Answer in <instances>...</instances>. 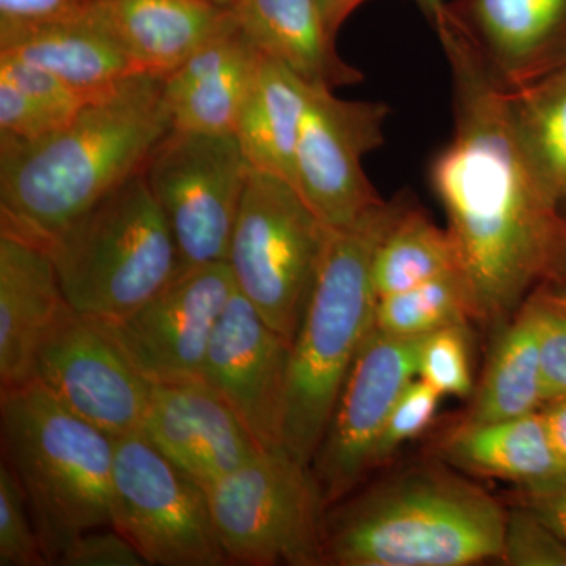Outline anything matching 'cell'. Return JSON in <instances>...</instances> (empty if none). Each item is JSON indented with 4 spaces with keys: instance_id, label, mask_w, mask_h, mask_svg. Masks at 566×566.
I'll use <instances>...</instances> for the list:
<instances>
[{
    "instance_id": "1",
    "label": "cell",
    "mask_w": 566,
    "mask_h": 566,
    "mask_svg": "<svg viewBox=\"0 0 566 566\" xmlns=\"http://www.w3.org/2000/svg\"><path fill=\"white\" fill-rule=\"evenodd\" d=\"M434 32L452 71L455 125L430 164L431 188L479 319L497 324L536 283L564 273L566 223L517 139L509 88L447 14Z\"/></svg>"
},
{
    "instance_id": "2",
    "label": "cell",
    "mask_w": 566,
    "mask_h": 566,
    "mask_svg": "<svg viewBox=\"0 0 566 566\" xmlns=\"http://www.w3.org/2000/svg\"><path fill=\"white\" fill-rule=\"evenodd\" d=\"M164 76L133 74L51 136L0 142L2 229L46 245L145 169L170 133Z\"/></svg>"
},
{
    "instance_id": "3",
    "label": "cell",
    "mask_w": 566,
    "mask_h": 566,
    "mask_svg": "<svg viewBox=\"0 0 566 566\" xmlns=\"http://www.w3.org/2000/svg\"><path fill=\"white\" fill-rule=\"evenodd\" d=\"M415 203L412 193L398 192L346 229H329L290 349L282 449L300 463L314 461L346 375L374 331L379 244Z\"/></svg>"
},
{
    "instance_id": "4",
    "label": "cell",
    "mask_w": 566,
    "mask_h": 566,
    "mask_svg": "<svg viewBox=\"0 0 566 566\" xmlns=\"http://www.w3.org/2000/svg\"><path fill=\"white\" fill-rule=\"evenodd\" d=\"M506 512L463 476L415 468L326 512L324 565L465 566L501 558Z\"/></svg>"
},
{
    "instance_id": "5",
    "label": "cell",
    "mask_w": 566,
    "mask_h": 566,
    "mask_svg": "<svg viewBox=\"0 0 566 566\" xmlns=\"http://www.w3.org/2000/svg\"><path fill=\"white\" fill-rule=\"evenodd\" d=\"M0 434L51 565L76 536L114 527V438L35 381L2 389Z\"/></svg>"
},
{
    "instance_id": "6",
    "label": "cell",
    "mask_w": 566,
    "mask_h": 566,
    "mask_svg": "<svg viewBox=\"0 0 566 566\" xmlns=\"http://www.w3.org/2000/svg\"><path fill=\"white\" fill-rule=\"evenodd\" d=\"M44 248L71 307L96 319L132 314L180 270L172 230L144 170Z\"/></svg>"
},
{
    "instance_id": "7",
    "label": "cell",
    "mask_w": 566,
    "mask_h": 566,
    "mask_svg": "<svg viewBox=\"0 0 566 566\" xmlns=\"http://www.w3.org/2000/svg\"><path fill=\"white\" fill-rule=\"evenodd\" d=\"M329 229L289 181L253 170L230 241L238 292L290 344L311 296Z\"/></svg>"
},
{
    "instance_id": "8",
    "label": "cell",
    "mask_w": 566,
    "mask_h": 566,
    "mask_svg": "<svg viewBox=\"0 0 566 566\" xmlns=\"http://www.w3.org/2000/svg\"><path fill=\"white\" fill-rule=\"evenodd\" d=\"M207 494L230 564L324 565L327 505L311 465L263 449Z\"/></svg>"
},
{
    "instance_id": "9",
    "label": "cell",
    "mask_w": 566,
    "mask_h": 566,
    "mask_svg": "<svg viewBox=\"0 0 566 566\" xmlns=\"http://www.w3.org/2000/svg\"><path fill=\"white\" fill-rule=\"evenodd\" d=\"M251 172L234 134L170 129L159 142L144 175L172 230L180 270L229 260Z\"/></svg>"
},
{
    "instance_id": "10",
    "label": "cell",
    "mask_w": 566,
    "mask_h": 566,
    "mask_svg": "<svg viewBox=\"0 0 566 566\" xmlns=\"http://www.w3.org/2000/svg\"><path fill=\"white\" fill-rule=\"evenodd\" d=\"M114 527L148 565H229L207 491L140 431L114 439Z\"/></svg>"
},
{
    "instance_id": "11",
    "label": "cell",
    "mask_w": 566,
    "mask_h": 566,
    "mask_svg": "<svg viewBox=\"0 0 566 566\" xmlns=\"http://www.w3.org/2000/svg\"><path fill=\"white\" fill-rule=\"evenodd\" d=\"M237 292L229 262L208 263L178 271L132 314L93 319L151 385L202 381L212 333Z\"/></svg>"
},
{
    "instance_id": "12",
    "label": "cell",
    "mask_w": 566,
    "mask_h": 566,
    "mask_svg": "<svg viewBox=\"0 0 566 566\" xmlns=\"http://www.w3.org/2000/svg\"><path fill=\"white\" fill-rule=\"evenodd\" d=\"M314 85L294 159V188L331 230L381 202L363 159L385 144L386 103L352 102Z\"/></svg>"
},
{
    "instance_id": "13",
    "label": "cell",
    "mask_w": 566,
    "mask_h": 566,
    "mask_svg": "<svg viewBox=\"0 0 566 566\" xmlns=\"http://www.w3.org/2000/svg\"><path fill=\"white\" fill-rule=\"evenodd\" d=\"M420 342L374 327L360 346L311 464L327 506L352 493L375 468L387 417L416 379Z\"/></svg>"
},
{
    "instance_id": "14",
    "label": "cell",
    "mask_w": 566,
    "mask_h": 566,
    "mask_svg": "<svg viewBox=\"0 0 566 566\" xmlns=\"http://www.w3.org/2000/svg\"><path fill=\"white\" fill-rule=\"evenodd\" d=\"M32 381L111 438L140 431L150 382L91 316L73 312L36 354Z\"/></svg>"
},
{
    "instance_id": "15",
    "label": "cell",
    "mask_w": 566,
    "mask_h": 566,
    "mask_svg": "<svg viewBox=\"0 0 566 566\" xmlns=\"http://www.w3.org/2000/svg\"><path fill=\"white\" fill-rule=\"evenodd\" d=\"M292 344L241 294H233L208 346L202 381L243 420L264 450H282Z\"/></svg>"
},
{
    "instance_id": "16",
    "label": "cell",
    "mask_w": 566,
    "mask_h": 566,
    "mask_svg": "<svg viewBox=\"0 0 566 566\" xmlns=\"http://www.w3.org/2000/svg\"><path fill=\"white\" fill-rule=\"evenodd\" d=\"M140 433L205 491L263 450L205 381L150 382Z\"/></svg>"
},
{
    "instance_id": "17",
    "label": "cell",
    "mask_w": 566,
    "mask_h": 566,
    "mask_svg": "<svg viewBox=\"0 0 566 566\" xmlns=\"http://www.w3.org/2000/svg\"><path fill=\"white\" fill-rule=\"evenodd\" d=\"M446 14L510 91L566 62V0H452Z\"/></svg>"
},
{
    "instance_id": "18",
    "label": "cell",
    "mask_w": 566,
    "mask_h": 566,
    "mask_svg": "<svg viewBox=\"0 0 566 566\" xmlns=\"http://www.w3.org/2000/svg\"><path fill=\"white\" fill-rule=\"evenodd\" d=\"M57 270L43 244L0 232V387L31 382L36 354L71 314Z\"/></svg>"
},
{
    "instance_id": "19",
    "label": "cell",
    "mask_w": 566,
    "mask_h": 566,
    "mask_svg": "<svg viewBox=\"0 0 566 566\" xmlns=\"http://www.w3.org/2000/svg\"><path fill=\"white\" fill-rule=\"evenodd\" d=\"M263 54L240 25L214 36L164 77L175 132L233 134Z\"/></svg>"
},
{
    "instance_id": "20",
    "label": "cell",
    "mask_w": 566,
    "mask_h": 566,
    "mask_svg": "<svg viewBox=\"0 0 566 566\" xmlns=\"http://www.w3.org/2000/svg\"><path fill=\"white\" fill-rule=\"evenodd\" d=\"M98 20L137 69L164 77L237 25L232 9L208 0H98Z\"/></svg>"
},
{
    "instance_id": "21",
    "label": "cell",
    "mask_w": 566,
    "mask_h": 566,
    "mask_svg": "<svg viewBox=\"0 0 566 566\" xmlns=\"http://www.w3.org/2000/svg\"><path fill=\"white\" fill-rule=\"evenodd\" d=\"M232 10L256 50L311 84L334 91L363 82L364 74L338 54L316 0H237Z\"/></svg>"
},
{
    "instance_id": "22",
    "label": "cell",
    "mask_w": 566,
    "mask_h": 566,
    "mask_svg": "<svg viewBox=\"0 0 566 566\" xmlns=\"http://www.w3.org/2000/svg\"><path fill=\"white\" fill-rule=\"evenodd\" d=\"M0 55L50 71L93 98L140 73L120 41L98 17L2 32Z\"/></svg>"
},
{
    "instance_id": "23",
    "label": "cell",
    "mask_w": 566,
    "mask_h": 566,
    "mask_svg": "<svg viewBox=\"0 0 566 566\" xmlns=\"http://www.w3.org/2000/svg\"><path fill=\"white\" fill-rule=\"evenodd\" d=\"M314 85L263 55L233 133L253 170L294 186L297 142Z\"/></svg>"
},
{
    "instance_id": "24",
    "label": "cell",
    "mask_w": 566,
    "mask_h": 566,
    "mask_svg": "<svg viewBox=\"0 0 566 566\" xmlns=\"http://www.w3.org/2000/svg\"><path fill=\"white\" fill-rule=\"evenodd\" d=\"M458 468L510 480L520 486L539 485L566 475L547 434L542 411L480 424H461L446 446Z\"/></svg>"
},
{
    "instance_id": "25",
    "label": "cell",
    "mask_w": 566,
    "mask_h": 566,
    "mask_svg": "<svg viewBox=\"0 0 566 566\" xmlns=\"http://www.w3.org/2000/svg\"><path fill=\"white\" fill-rule=\"evenodd\" d=\"M543 405L538 311L527 297L495 342L463 424L516 419L539 411Z\"/></svg>"
},
{
    "instance_id": "26",
    "label": "cell",
    "mask_w": 566,
    "mask_h": 566,
    "mask_svg": "<svg viewBox=\"0 0 566 566\" xmlns=\"http://www.w3.org/2000/svg\"><path fill=\"white\" fill-rule=\"evenodd\" d=\"M510 112L528 161L557 202L566 199V62L509 88Z\"/></svg>"
},
{
    "instance_id": "27",
    "label": "cell",
    "mask_w": 566,
    "mask_h": 566,
    "mask_svg": "<svg viewBox=\"0 0 566 566\" xmlns=\"http://www.w3.org/2000/svg\"><path fill=\"white\" fill-rule=\"evenodd\" d=\"M461 271L455 244L415 203L395 223L376 252L374 283L378 297ZM463 273V271H461Z\"/></svg>"
},
{
    "instance_id": "28",
    "label": "cell",
    "mask_w": 566,
    "mask_h": 566,
    "mask_svg": "<svg viewBox=\"0 0 566 566\" xmlns=\"http://www.w3.org/2000/svg\"><path fill=\"white\" fill-rule=\"evenodd\" d=\"M479 319L474 294L461 271L378 297L375 327L397 337H423Z\"/></svg>"
},
{
    "instance_id": "29",
    "label": "cell",
    "mask_w": 566,
    "mask_h": 566,
    "mask_svg": "<svg viewBox=\"0 0 566 566\" xmlns=\"http://www.w3.org/2000/svg\"><path fill=\"white\" fill-rule=\"evenodd\" d=\"M417 376L441 397L471 395L474 382L468 324L423 335L417 356Z\"/></svg>"
},
{
    "instance_id": "30",
    "label": "cell",
    "mask_w": 566,
    "mask_h": 566,
    "mask_svg": "<svg viewBox=\"0 0 566 566\" xmlns=\"http://www.w3.org/2000/svg\"><path fill=\"white\" fill-rule=\"evenodd\" d=\"M51 565L33 524L20 480L0 463V566Z\"/></svg>"
},
{
    "instance_id": "31",
    "label": "cell",
    "mask_w": 566,
    "mask_h": 566,
    "mask_svg": "<svg viewBox=\"0 0 566 566\" xmlns=\"http://www.w3.org/2000/svg\"><path fill=\"white\" fill-rule=\"evenodd\" d=\"M499 560L512 566H566V543L520 505L506 512L504 547Z\"/></svg>"
},
{
    "instance_id": "32",
    "label": "cell",
    "mask_w": 566,
    "mask_h": 566,
    "mask_svg": "<svg viewBox=\"0 0 566 566\" xmlns=\"http://www.w3.org/2000/svg\"><path fill=\"white\" fill-rule=\"evenodd\" d=\"M441 395L422 379H412L394 405L375 449V465L385 463L398 447L422 434L438 412Z\"/></svg>"
},
{
    "instance_id": "33",
    "label": "cell",
    "mask_w": 566,
    "mask_h": 566,
    "mask_svg": "<svg viewBox=\"0 0 566 566\" xmlns=\"http://www.w3.org/2000/svg\"><path fill=\"white\" fill-rule=\"evenodd\" d=\"M73 118L0 77V140L14 144L40 140Z\"/></svg>"
},
{
    "instance_id": "34",
    "label": "cell",
    "mask_w": 566,
    "mask_h": 566,
    "mask_svg": "<svg viewBox=\"0 0 566 566\" xmlns=\"http://www.w3.org/2000/svg\"><path fill=\"white\" fill-rule=\"evenodd\" d=\"M538 311L543 401L566 397V300L553 293L531 296Z\"/></svg>"
},
{
    "instance_id": "35",
    "label": "cell",
    "mask_w": 566,
    "mask_h": 566,
    "mask_svg": "<svg viewBox=\"0 0 566 566\" xmlns=\"http://www.w3.org/2000/svg\"><path fill=\"white\" fill-rule=\"evenodd\" d=\"M0 77L17 85L18 88L33 96V98L40 99L41 103L69 115V117H76L85 106L96 99L91 95H85L84 92L77 91V88L71 87L70 84H66L65 81L50 73V71L14 61L11 57H3V55H0Z\"/></svg>"
},
{
    "instance_id": "36",
    "label": "cell",
    "mask_w": 566,
    "mask_h": 566,
    "mask_svg": "<svg viewBox=\"0 0 566 566\" xmlns=\"http://www.w3.org/2000/svg\"><path fill=\"white\" fill-rule=\"evenodd\" d=\"M96 17L98 0H0V33Z\"/></svg>"
},
{
    "instance_id": "37",
    "label": "cell",
    "mask_w": 566,
    "mask_h": 566,
    "mask_svg": "<svg viewBox=\"0 0 566 566\" xmlns=\"http://www.w3.org/2000/svg\"><path fill=\"white\" fill-rule=\"evenodd\" d=\"M61 566H144L147 560L115 527L84 532L63 551Z\"/></svg>"
},
{
    "instance_id": "38",
    "label": "cell",
    "mask_w": 566,
    "mask_h": 566,
    "mask_svg": "<svg viewBox=\"0 0 566 566\" xmlns=\"http://www.w3.org/2000/svg\"><path fill=\"white\" fill-rule=\"evenodd\" d=\"M520 505L526 506L566 543V475L539 485L521 486Z\"/></svg>"
},
{
    "instance_id": "39",
    "label": "cell",
    "mask_w": 566,
    "mask_h": 566,
    "mask_svg": "<svg viewBox=\"0 0 566 566\" xmlns=\"http://www.w3.org/2000/svg\"><path fill=\"white\" fill-rule=\"evenodd\" d=\"M542 415L554 452L566 469V397L546 403Z\"/></svg>"
},
{
    "instance_id": "40",
    "label": "cell",
    "mask_w": 566,
    "mask_h": 566,
    "mask_svg": "<svg viewBox=\"0 0 566 566\" xmlns=\"http://www.w3.org/2000/svg\"><path fill=\"white\" fill-rule=\"evenodd\" d=\"M368 0H316L319 11H322L323 20L326 22L327 31L337 39V33L346 20L363 7Z\"/></svg>"
},
{
    "instance_id": "41",
    "label": "cell",
    "mask_w": 566,
    "mask_h": 566,
    "mask_svg": "<svg viewBox=\"0 0 566 566\" xmlns=\"http://www.w3.org/2000/svg\"><path fill=\"white\" fill-rule=\"evenodd\" d=\"M415 3L417 9L420 10V13L423 14L424 20L430 22L433 29H436V25L444 18L446 0H415Z\"/></svg>"
},
{
    "instance_id": "42",
    "label": "cell",
    "mask_w": 566,
    "mask_h": 566,
    "mask_svg": "<svg viewBox=\"0 0 566 566\" xmlns=\"http://www.w3.org/2000/svg\"><path fill=\"white\" fill-rule=\"evenodd\" d=\"M208 2L216 3V6L227 7V9H232L233 3L237 0H208Z\"/></svg>"
},
{
    "instance_id": "43",
    "label": "cell",
    "mask_w": 566,
    "mask_h": 566,
    "mask_svg": "<svg viewBox=\"0 0 566 566\" xmlns=\"http://www.w3.org/2000/svg\"><path fill=\"white\" fill-rule=\"evenodd\" d=\"M566 274V264H565V268H564V273H562L560 275H564Z\"/></svg>"
}]
</instances>
